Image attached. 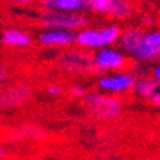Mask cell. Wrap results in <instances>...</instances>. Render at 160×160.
<instances>
[{
    "label": "cell",
    "instance_id": "5bb4252c",
    "mask_svg": "<svg viewBox=\"0 0 160 160\" xmlns=\"http://www.w3.org/2000/svg\"><path fill=\"white\" fill-rule=\"evenodd\" d=\"M114 0H93L92 3V12H96V13H103V14H109L110 9L113 6Z\"/></svg>",
    "mask_w": 160,
    "mask_h": 160
},
{
    "label": "cell",
    "instance_id": "ba28073f",
    "mask_svg": "<svg viewBox=\"0 0 160 160\" xmlns=\"http://www.w3.org/2000/svg\"><path fill=\"white\" fill-rule=\"evenodd\" d=\"M134 86V79L130 74H116V76L102 77L99 80V87L107 92H124Z\"/></svg>",
    "mask_w": 160,
    "mask_h": 160
},
{
    "label": "cell",
    "instance_id": "7402d4cb",
    "mask_svg": "<svg viewBox=\"0 0 160 160\" xmlns=\"http://www.w3.org/2000/svg\"><path fill=\"white\" fill-rule=\"evenodd\" d=\"M14 2H17V3H20V4H27V3H30V2H33V0H14Z\"/></svg>",
    "mask_w": 160,
    "mask_h": 160
},
{
    "label": "cell",
    "instance_id": "6da1fadb",
    "mask_svg": "<svg viewBox=\"0 0 160 160\" xmlns=\"http://www.w3.org/2000/svg\"><path fill=\"white\" fill-rule=\"evenodd\" d=\"M144 34L139 29H129L122 34V46L129 53L140 60H153L160 57V47L150 46L144 39Z\"/></svg>",
    "mask_w": 160,
    "mask_h": 160
},
{
    "label": "cell",
    "instance_id": "2e32d148",
    "mask_svg": "<svg viewBox=\"0 0 160 160\" xmlns=\"http://www.w3.org/2000/svg\"><path fill=\"white\" fill-rule=\"evenodd\" d=\"M144 39L146 42L150 44V46H154V47H160V32H150V33L144 34Z\"/></svg>",
    "mask_w": 160,
    "mask_h": 160
},
{
    "label": "cell",
    "instance_id": "5b68a950",
    "mask_svg": "<svg viewBox=\"0 0 160 160\" xmlns=\"http://www.w3.org/2000/svg\"><path fill=\"white\" fill-rule=\"evenodd\" d=\"M30 94L29 86L22 83L0 87V110L16 107L26 102Z\"/></svg>",
    "mask_w": 160,
    "mask_h": 160
},
{
    "label": "cell",
    "instance_id": "e0dca14e",
    "mask_svg": "<svg viewBox=\"0 0 160 160\" xmlns=\"http://www.w3.org/2000/svg\"><path fill=\"white\" fill-rule=\"evenodd\" d=\"M147 99H149L153 104H160V82L159 80H157V83H156V86H154L153 92L150 93V96L147 97Z\"/></svg>",
    "mask_w": 160,
    "mask_h": 160
},
{
    "label": "cell",
    "instance_id": "52a82bcc",
    "mask_svg": "<svg viewBox=\"0 0 160 160\" xmlns=\"http://www.w3.org/2000/svg\"><path fill=\"white\" fill-rule=\"evenodd\" d=\"M123 64H124V57L116 50L103 49L93 59V66L100 70L120 69Z\"/></svg>",
    "mask_w": 160,
    "mask_h": 160
},
{
    "label": "cell",
    "instance_id": "4fadbf2b",
    "mask_svg": "<svg viewBox=\"0 0 160 160\" xmlns=\"http://www.w3.org/2000/svg\"><path fill=\"white\" fill-rule=\"evenodd\" d=\"M157 83V80L156 79H142L139 80L137 83H134V89H136L137 94H140V96H143V97H149L150 93L153 92L154 86H156Z\"/></svg>",
    "mask_w": 160,
    "mask_h": 160
},
{
    "label": "cell",
    "instance_id": "7c38bea8",
    "mask_svg": "<svg viewBox=\"0 0 160 160\" xmlns=\"http://www.w3.org/2000/svg\"><path fill=\"white\" fill-rule=\"evenodd\" d=\"M133 6L129 0H114L113 6L109 12V16L116 17V19H126L132 14Z\"/></svg>",
    "mask_w": 160,
    "mask_h": 160
},
{
    "label": "cell",
    "instance_id": "30bf717a",
    "mask_svg": "<svg viewBox=\"0 0 160 160\" xmlns=\"http://www.w3.org/2000/svg\"><path fill=\"white\" fill-rule=\"evenodd\" d=\"M44 10H59L76 13V10H83V0H42Z\"/></svg>",
    "mask_w": 160,
    "mask_h": 160
},
{
    "label": "cell",
    "instance_id": "ffe728a7",
    "mask_svg": "<svg viewBox=\"0 0 160 160\" xmlns=\"http://www.w3.org/2000/svg\"><path fill=\"white\" fill-rule=\"evenodd\" d=\"M7 79V69L3 66V64H0V86L3 84V82Z\"/></svg>",
    "mask_w": 160,
    "mask_h": 160
},
{
    "label": "cell",
    "instance_id": "8992f818",
    "mask_svg": "<svg viewBox=\"0 0 160 160\" xmlns=\"http://www.w3.org/2000/svg\"><path fill=\"white\" fill-rule=\"evenodd\" d=\"M39 42L44 46H69L76 42L72 30H46L40 33Z\"/></svg>",
    "mask_w": 160,
    "mask_h": 160
},
{
    "label": "cell",
    "instance_id": "ac0fdd59",
    "mask_svg": "<svg viewBox=\"0 0 160 160\" xmlns=\"http://www.w3.org/2000/svg\"><path fill=\"white\" fill-rule=\"evenodd\" d=\"M46 92L50 96H57V94L62 93V87H60L59 84H50V86H47Z\"/></svg>",
    "mask_w": 160,
    "mask_h": 160
},
{
    "label": "cell",
    "instance_id": "603a6c76",
    "mask_svg": "<svg viewBox=\"0 0 160 160\" xmlns=\"http://www.w3.org/2000/svg\"><path fill=\"white\" fill-rule=\"evenodd\" d=\"M0 157H3V149L0 147Z\"/></svg>",
    "mask_w": 160,
    "mask_h": 160
},
{
    "label": "cell",
    "instance_id": "cb8c5ba5",
    "mask_svg": "<svg viewBox=\"0 0 160 160\" xmlns=\"http://www.w3.org/2000/svg\"><path fill=\"white\" fill-rule=\"evenodd\" d=\"M0 160H7V159H3V157H0Z\"/></svg>",
    "mask_w": 160,
    "mask_h": 160
},
{
    "label": "cell",
    "instance_id": "3957f363",
    "mask_svg": "<svg viewBox=\"0 0 160 160\" xmlns=\"http://www.w3.org/2000/svg\"><path fill=\"white\" fill-rule=\"evenodd\" d=\"M84 103L90 113L99 119H116L122 113V103L110 96L90 93L84 97Z\"/></svg>",
    "mask_w": 160,
    "mask_h": 160
},
{
    "label": "cell",
    "instance_id": "7a4b0ae2",
    "mask_svg": "<svg viewBox=\"0 0 160 160\" xmlns=\"http://www.w3.org/2000/svg\"><path fill=\"white\" fill-rule=\"evenodd\" d=\"M87 23V17L79 13L59 12V10H43L40 14V24L47 30H72L80 29Z\"/></svg>",
    "mask_w": 160,
    "mask_h": 160
},
{
    "label": "cell",
    "instance_id": "9c48e42d",
    "mask_svg": "<svg viewBox=\"0 0 160 160\" xmlns=\"http://www.w3.org/2000/svg\"><path fill=\"white\" fill-rule=\"evenodd\" d=\"M76 43L80 47H102L104 46V39L102 34V30H93V29H86L80 30L76 34Z\"/></svg>",
    "mask_w": 160,
    "mask_h": 160
},
{
    "label": "cell",
    "instance_id": "9a60e30c",
    "mask_svg": "<svg viewBox=\"0 0 160 160\" xmlns=\"http://www.w3.org/2000/svg\"><path fill=\"white\" fill-rule=\"evenodd\" d=\"M102 34H103L104 43L112 44L117 40V37L120 36V30L117 26H107L104 29H102Z\"/></svg>",
    "mask_w": 160,
    "mask_h": 160
},
{
    "label": "cell",
    "instance_id": "d6986e66",
    "mask_svg": "<svg viewBox=\"0 0 160 160\" xmlns=\"http://www.w3.org/2000/svg\"><path fill=\"white\" fill-rule=\"evenodd\" d=\"M70 93L73 94L74 97H82L84 96V89L82 86H73L70 87Z\"/></svg>",
    "mask_w": 160,
    "mask_h": 160
},
{
    "label": "cell",
    "instance_id": "277c9868",
    "mask_svg": "<svg viewBox=\"0 0 160 160\" xmlns=\"http://www.w3.org/2000/svg\"><path fill=\"white\" fill-rule=\"evenodd\" d=\"M57 63L60 69L70 72V73H84L93 67V57L86 52L69 50L59 57Z\"/></svg>",
    "mask_w": 160,
    "mask_h": 160
},
{
    "label": "cell",
    "instance_id": "44dd1931",
    "mask_svg": "<svg viewBox=\"0 0 160 160\" xmlns=\"http://www.w3.org/2000/svg\"><path fill=\"white\" fill-rule=\"evenodd\" d=\"M153 76H154V79L159 80V82H160V64L153 70Z\"/></svg>",
    "mask_w": 160,
    "mask_h": 160
},
{
    "label": "cell",
    "instance_id": "8fae6325",
    "mask_svg": "<svg viewBox=\"0 0 160 160\" xmlns=\"http://www.w3.org/2000/svg\"><path fill=\"white\" fill-rule=\"evenodd\" d=\"M2 42L6 46H12V47H26L32 43V37L27 33L22 32V30H16V29H10L6 30L2 36Z\"/></svg>",
    "mask_w": 160,
    "mask_h": 160
}]
</instances>
